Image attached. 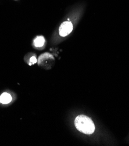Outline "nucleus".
<instances>
[{"label":"nucleus","instance_id":"5","mask_svg":"<svg viewBox=\"0 0 129 146\" xmlns=\"http://www.w3.org/2000/svg\"><path fill=\"white\" fill-rule=\"evenodd\" d=\"M30 63L29 64L30 65H31L32 64H36V63L37 62V59H36V58L34 56H33L32 57H31L30 59Z\"/></svg>","mask_w":129,"mask_h":146},{"label":"nucleus","instance_id":"2","mask_svg":"<svg viewBox=\"0 0 129 146\" xmlns=\"http://www.w3.org/2000/svg\"><path fill=\"white\" fill-rule=\"evenodd\" d=\"M73 30V25L70 21L63 22L60 27L59 32L62 37H65L69 35Z\"/></svg>","mask_w":129,"mask_h":146},{"label":"nucleus","instance_id":"1","mask_svg":"<svg viewBox=\"0 0 129 146\" xmlns=\"http://www.w3.org/2000/svg\"><path fill=\"white\" fill-rule=\"evenodd\" d=\"M75 125L79 131L86 135L93 134L95 131V125L91 119L84 115L77 116Z\"/></svg>","mask_w":129,"mask_h":146},{"label":"nucleus","instance_id":"4","mask_svg":"<svg viewBox=\"0 0 129 146\" xmlns=\"http://www.w3.org/2000/svg\"><path fill=\"white\" fill-rule=\"evenodd\" d=\"M45 39L42 36H38L34 40V45L36 47H41L44 44Z\"/></svg>","mask_w":129,"mask_h":146},{"label":"nucleus","instance_id":"3","mask_svg":"<svg viewBox=\"0 0 129 146\" xmlns=\"http://www.w3.org/2000/svg\"><path fill=\"white\" fill-rule=\"evenodd\" d=\"M11 101H12V97L9 94L7 93H4L0 96V103L3 104H8Z\"/></svg>","mask_w":129,"mask_h":146}]
</instances>
